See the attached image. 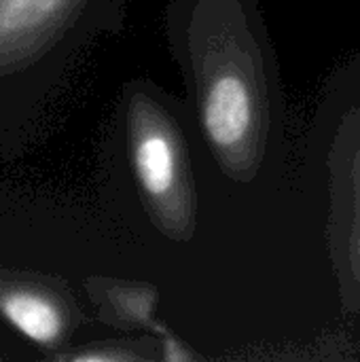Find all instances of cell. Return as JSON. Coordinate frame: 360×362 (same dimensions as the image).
Instances as JSON below:
<instances>
[{
    "label": "cell",
    "mask_w": 360,
    "mask_h": 362,
    "mask_svg": "<svg viewBox=\"0 0 360 362\" xmlns=\"http://www.w3.org/2000/svg\"><path fill=\"white\" fill-rule=\"evenodd\" d=\"M2 316L30 341L51 346L64 335V314L47 297L34 293H8L0 299Z\"/></svg>",
    "instance_id": "5b68a950"
},
{
    "label": "cell",
    "mask_w": 360,
    "mask_h": 362,
    "mask_svg": "<svg viewBox=\"0 0 360 362\" xmlns=\"http://www.w3.org/2000/svg\"><path fill=\"white\" fill-rule=\"evenodd\" d=\"M100 301L106 318L125 329L146 331L159 341V361L193 362L202 356L185 344L166 322L159 320V288L151 282L138 280H110L100 284Z\"/></svg>",
    "instance_id": "277c9868"
},
{
    "label": "cell",
    "mask_w": 360,
    "mask_h": 362,
    "mask_svg": "<svg viewBox=\"0 0 360 362\" xmlns=\"http://www.w3.org/2000/svg\"><path fill=\"white\" fill-rule=\"evenodd\" d=\"M318 119L327 170V252L342 310L360 314V57L337 72Z\"/></svg>",
    "instance_id": "3957f363"
},
{
    "label": "cell",
    "mask_w": 360,
    "mask_h": 362,
    "mask_svg": "<svg viewBox=\"0 0 360 362\" xmlns=\"http://www.w3.org/2000/svg\"><path fill=\"white\" fill-rule=\"evenodd\" d=\"M166 38L216 170L255 182L284 129V93L259 0H170Z\"/></svg>",
    "instance_id": "6da1fadb"
},
{
    "label": "cell",
    "mask_w": 360,
    "mask_h": 362,
    "mask_svg": "<svg viewBox=\"0 0 360 362\" xmlns=\"http://www.w3.org/2000/svg\"><path fill=\"white\" fill-rule=\"evenodd\" d=\"M125 138L151 225L170 242H193L199 202L182 106L149 81L132 83L125 93Z\"/></svg>",
    "instance_id": "7a4b0ae2"
}]
</instances>
